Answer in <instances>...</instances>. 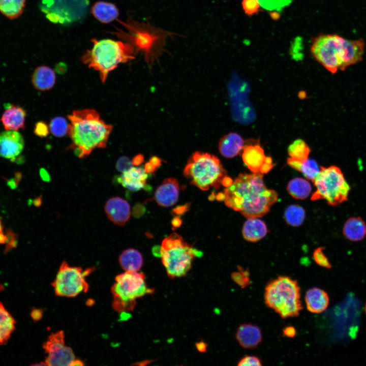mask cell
<instances>
[{"mask_svg": "<svg viewBox=\"0 0 366 366\" xmlns=\"http://www.w3.org/2000/svg\"><path fill=\"white\" fill-rule=\"evenodd\" d=\"M41 174L42 178L46 181H49L50 177L48 173L44 169H42L41 171Z\"/></svg>", "mask_w": 366, "mask_h": 366, "instance_id": "7dc6e473", "label": "cell"}, {"mask_svg": "<svg viewBox=\"0 0 366 366\" xmlns=\"http://www.w3.org/2000/svg\"><path fill=\"white\" fill-rule=\"evenodd\" d=\"M153 292L147 287L143 273L125 271L115 277L111 287L113 308L119 313L131 311L137 299Z\"/></svg>", "mask_w": 366, "mask_h": 366, "instance_id": "ba28073f", "label": "cell"}, {"mask_svg": "<svg viewBox=\"0 0 366 366\" xmlns=\"http://www.w3.org/2000/svg\"><path fill=\"white\" fill-rule=\"evenodd\" d=\"M244 146V141L240 135L232 132L221 138L219 148L222 156L227 158H232L238 155Z\"/></svg>", "mask_w": 366, "mask_h": 366, "instance_id": "7402d4cb", "label": "cell"}, {"mask_svg": "<svg viewBox=\"0 0 366 366\" xmlns=\"http://www.w3.org/2000/svg\"><path fill=\"white\" fill-rule=\"evenodd\" d=\"M179 190L177 180L174 178L165 179L156 190L155 200L160 206L170 207L177 201Z\"/></svg>", "mask_w": 366, "mask_h": 366, "instance_id": "2e32d148", "label": "cell"}, {"mask_svg": "<svg viewBox=\"0 0 366 366\" xmlns=\"http://www.w3.org/2000/svg\"><path fill=\"white\" fill-rule=\"evenodd\" d=\"M223 194L226 205L248 219L265 215L278 200L277 193L266 188L261 173L239 174Z\"/></svg>", "mask_w": 366, "mask_h": 366, "instance_id": "6da1fadb", "label": "cell"}, {"mask_svg": "<svg viewBox=\"0 0 366 366\" xmlns=\"http://www.w3.org/2000/svg\"><path fill=\"white\" fill-rule=\"evenodd\" d=\"M94 269L92 267L83 270L80 267L71 266L66 261H63L51 284L55 294L61 297H74L86 292L89 285L85 278Z\"/></svg>", "mask_w": 366, "mask_h": 366, "instance_id": "8fae6325", "label": "cell"}, {"mask_svg": "<svg viewBox=\"0 0 366 366\" xmlns=\"http://www.w3.org/2000/svg\"><path fill=\"white\" fill-rule=\"evenodd\" d=\"M283 333L285 337L293 338L296 335V330L293 326H288L283 329Z\"/></svg>", "mask_w": 366, "mask_h": 366, "instance_id": "60d3db41", "label": "cell"}, {"mask_svg": "<svg viewBox=\"0 0 366 366\" xmlns=\"http://www.w3.org/2000/svg\"><path fill=\"white\" fill-rule=\"evenodd\" d=\"M26 0H0V12L10 19L17 18L23 13Z\"/></svg>", "mask_w": 366, "mask_h": 366, "instance_id": "f546056e", "label": "cell"}, {"mask_svg": "<svg viewBox=\"0 0 366 366\" xmlns=\"http://www.w3.org/2000/svg\"><path fill=\"white\" fill-rule=\"evenodd\" d=\"M93 47L81 57L82 62L89 68L98 71L101 80L104 82L110 72L121 63L134 58L135 48L128 42L112 39L92 40Z\"/></svg>", "mask_w": 366, "mask_h": 366, "instance_id": "277c9868", "label": "cell"}, {"mask_svg": "<svg viewBox=\"0 0 366 366\" xmlns=\"http://www.w3.org/2000/svg\"><path fill=\"white\" fill-rule=\"evenodd\" d=\"M202 255L181 236L173 233L163 240L159 256L168 276L174 279L185 276L191 269L193 260Z\"/></svg>", "mask_w": 366, "mask_h": 366, "instance_id": "8992f818", "label": "cell"}, {"mask_svg": "<svg viewBox=\"0 0 366 366\" xmlns=\"http://www.w3.org/2000/svg\"><path fill=\"white\" fill-rule=\"evenodd\" d=\"M24 147V138L18 131L6 130L0 133V157L16 160Z\"/></svg>", "mask_w": 366, "mask_h": 366, "instance_id": "5bb4252c", "label": "cell"}, {"mask_svg": "<svg viewBox=\"0 0 366 366\" xmlns=\"http://www.w3.org/2000/svg\"><path fill=\"white\" fill-rule=\"evenodd\" d=\"M68 118L70 121L68 132L72 141L70 148L79 158H86L95 148L106 146L113 127L102 119L97 111L74 110Z\"/></svg>", "mask_w": 366, "mask_h": 366, "instance_id": "7a4b0ae2", "label": "cell"}, {"mask_svg": "<svg viewBox=\"0 0 366 366\" xmlns=\"http://www.w3.org/2000/svg\"><path fill=\"white\" fill-rule=\"evenodd\" d=\"M324 248H317L313 252V258L316 263L319 266L330 269L332 267L331 263L329 262L327 257L324 254L322 250Z\"/></svg>", "mask_w": 366, "mask_h": 366, "instance_id": "e575fe53", "label": "cell"}, {"mask_svg": "<svg viewBox=\"0 0 366 366\" xmlns=\"http://www.w3.org/2000/svg\"><path fill=\"white\" fill-rule=\"evenodd\" d=\"M236 339L243 348H254L261 342L262 332L260 328L256 325L242 324L240 325L236 330Z\"/></svg>", "mask_w": 366, "mask_h": 366, "instance_id": "d6986e66", "label": "cell"}, {"mask_svg": "<svg viewBox=\"0 0 366 366\" xmlns=\"http://www.w3.org/2000/svg\"><path fill=\"white\" fill-rule=\"evenodd\" d=\"M32 316L33 319L38 320L41 317V311L39 310H34L32 313Z\"/></svg>", "mask_w": 366, "mask_h": 366, "instance_id": "bcb514c9", "label": "cell"}, {"mask_svg": "<svg viewBox=\"0 0 366 366\" xmlns=\"http://www.w3.org/2000/svg\"><path fill=\"white\" fill-rule=\"evenodd\" d=\"M264 301L282 318L297 316L302 309L298 282L288 276H279L267 284Z\"/></svg>", "mask_w": 366, "mask_h": 366, "instance_id": "5b68a950", "label": "cell"}, {"mask_svg": "<svg viewBox=\"0 0 366 366\" xmlns=\"http://www.w3.org/2000/svg\"><path fill=\"white\" fill-rule=\"evenodd\" d=\"M306 217L304 209L300 206L291 204L285 209L284 218L288 224L293 227L301 225Z\"/></svg>", "mask_w": 366, "mask_h": 366, "instance_id": "1f68e13d", "label": "cell"}, {"mask_svg": "<svg viewBox=\"0 0 366 366\" xmlns=\"http://www.w3.org/2000/svg\"><path fill=\"white\" fill-rule=\"evenodd\" d=\"M132 162L126 157H122L117 161L116 168L120 172H123L132 167Z\"/></svg>", "mask_w": 366, "mask_h": 366, "instance_id": "f35d334b", "label": "cell"}, {"mask_svg": "<svg viewBox=\"0 0 366 366\" xmlns=\"http://www.w3.org/2000/svg\"><path fill=\"white\" fill-rule=\"evenodd\" d=\"M288 152L291 159L302 162L308 159L310 148L303 140L298 139L289 146Z\"/></svg>", "mask_w": 366, "mask_h": 366, "instance_id": "4dcf8cb0", "label": "cell"}, {"mask_svg": "<svg viewBox=\"0 0 366 366\" xmlns=\"http://www.w3.org/2000/svg\"><path fill=\"white\" fill-rule=\"evenodd\" d=\"M189 206L188 204H186L185 205H182L179 207H177L175 208H174L172 212L174 213V214L179 215L180 214H184L185 212L187 211L188 210V209L189 208Z\"/></svg>", "mask_w": 366, "mask_h": 366, "instance_id": "7bdbcfd3", "label": "cell"}, {"mask_svg": "<svg viewBox=\"0 0 366 366\" xmlns=\"http://www.w3.org/2000/svg\"><path fill=\"white\" fill-rule=\"evenodd\" d=\"M199 348H198L199 350H200L201 348V350H202V351H204V350H205V346H204V343H199Z\"/></svg>", "mask_w": 366, "mask_h": 366, "instance_id": "681fc988", "label": "cell"}, {"mask_svg": "<svg viewBox=\"0 0 366 366\" xmlns=\"http://www.w3.org/2000/svg\"><path fill=\"white\" fill-rule=\"evenodd\" d=\"M148 173L142 167H131L123 171L117 180L124 187L132 191H137L146 185Z\"/></svg>", "mask_w": 366, "mask_h": 366, "instance_id": "ac0fdd59", "label": "cell"}, {"mask_svg": "<svg viewBox=\"0 0 366 366\" xmlns=\"http://www.w3.org/2000/svg\"><path fill=\"white\" fill-rule=\"evenodd\" d=\"M231 277L241 288H245L251 284L250 272L247 269L238 267V271L233 272Z\"/></svg>", "mask_w": 366, "mask_h": 366, "instance_id": "836d02e7", "label": "cell"}, {"mask_svg": "<svg viewBox=\"0 0 366 366\" xmlns=\"http://www.w3.org/2000/svg\"><path fill=\"white\" fill-rule=\"evenodd\" d=\"M306 307L309 311L313 313H321L328 306L329 296L324 290L313 287L309 289L305 295Z\"/></svg>", "mask_w": 366, "mask_h": 366, "instance_id": "ffe728a7", "label": "cell"}, {"mask_svg": "<svg viewBox=\"0 0 366 366\" xmlns=\"http://www.w3.org/2000/svg\"><path fill=\"white\" fill-rule=\"evenodd\" d=\"M262 362L260 358L254 355H246L242 357L239 361L237 365L239 366H261Z\"/></svg>", "mask_w": 366, "mask_h": 366, "instance_id": "d590c367", "label": "cell"}, {"mask_svg": "<svg viewBox=\"0 0 366 366\" xmlns=\"http://www.w3.org/2000/svg\"><path fill=\"white\" fill-rule=\"evenodd\" d=\"M364 48L361 39L350 40L338 35H323L314 40L311 51L326 69L335 73L360 61Z\"/></svg>", "mask_w": 366, "mask_h": 366, "instance_id": "3957f363", "label": "cell"}, {"mask_svg": "<svg viewBox=\"0 0 366 366\" xmlns=\"http://www.w3.org/2000/svg\"><path fill=\"white\" fill-rule=\"evenodd\" d=\"M287 163L290 167L301 172L306 178L312 181L316 177L320 170L317 162L312 159H308L304 162H300L288 158Z\"/></svg>", "mask_w": 366, "mask_h": 366, "instance_id": "f1b7e54d", "label": "cell"}, {"mask_svg": "<svg viewBox=\"0 0 366 366\" xmlns=\"http://www.w3.org/2000/svg\"><path fill=\"white\" fill-rule=\"evenodd\" d=\"M49 126L44 121H38L36 123L34 133L40 137H45L49 134Z\"/></svg>", "mask_w": 366, "mask_h": 366, "instance_id": "74e56055", "label": "cell"}, {"mask_svg": "<svg viewBox=\"0 0 366 366\" xmlns=\"http://www.w3.org/2000/svg\"><path fill=\"white\" fill-rule=\"evenodd\" d=\"M181 224V220L178 217H175L172 221V225L174 228L179 227Z\"/></svg>", "mask_w": 366, "mask_h": 366, "instance_id": "f6af8a7d", "label": "cell"}, {"mask_svg": "<svg viewBox=\"0 0 366 366\" xmlns=\"http://www.w3.org/2000/svg\"><path fill=\"white\" fill-rule=\"evenodd\" d=\"M8 236L4 231V226L0 218V244H5L8 242Z\"/></svg>", "mask_w": 366, "mask_h": 366, "instance_id": "b9f144b4", "label": "cell"}, {"mask_svg": "<svg viewBox=\"0 0 366 366\" xmlns=\"http://www.w3.org/2000/svg\"><path fill=\"white\" fill-rule=\"evenodd\" d=\"M15 321L0 302V345L7 342L15 329Z\"/></svg>", "mask_w": 366, "mask_h": 366, "instance_id": "4316f807", "label": "cell"}, {"mask_svg": "<svg viewBox=\"0 0 366 366\" xmlns=\"http://www.w3.org/2000/svg\"><path fill=\"white\" fill-rule=\"evenodd\" d=\"M49 128L52 135L62 137L68 134L69 124L64 117H56L51 119Z\"/></svg>", "mask_w": 366, "mask_h": 366, "instance_id": "d6a6232c", "label": "cell"}, {"mask_svg": "<svg viewBox=\"0 0 366 366\" xmlns=\"http://www.w3.org/2000/svg\"><path fill=\"white\" fill-rule=\"evenodd\" d=\"M91 12L97 20L103 23H109L119 16L118 10L114 4L103 1L95 3Z\"/></svg>", "mask_w": 366, "mask_h": 366, "instance_id": "d4e9b609", "label": "cell"}, {"mask_svg": "<svg viewBox=\"0 0 366 366\" xmlns=\"http://www.w3.org/2000/svg\"><path fill=\"white\" fill-rule=\"evenodd\" d=\"M143 162V157L141 155L136 156L132 160V163L133 165L137 166Z\"/></svg>", "mask_w": 366, "mask_h": 366, "instance_id": "ee69618b", "label": "cell"}, {"mask_svg": "<svg viewBox=\"0 0 366 366\" xmlns=\"http://www.w3.org/2000/svg\"><path fill=\"white\" fill-rule=\"evenodd\" d=\"M242 4L245 12L249 15L257 12L260 7L258 0H243Z\"/></svg>", "mask_w": 366, "mask_h": 366, "instance_id": "8d00e7d4", "label": "cell"}, {"mask_svg": "<svg viewBox=\"0 0 366 366\" xmlns=\"http://www.w3.org/2000/svg\"><path fill=\"white\" fill-rule=\"evenodd\" d=\"M184 174L191 184L203 191L210 187L219 189L227 176L226 172L217 157L199 151L195 152L188 160Z\"/></svg>", "mask_w": 366, "mask_h": 366, "instance_id": "52a82bcc", "label": "cell"}, {"mask_svg": "<svg viewBox=\"0 0 366 366\" xmlns=\"http://www.w3.org/2000/svg\"><path fill=\"white\" fill-rule=\"evenodd\" d=\"M118 260L121 268L126 271H138L143 264L141 254L132 248L124 250L119 255Z\"/></svg>", "mask_w": 366, "mask_h": 366, "instance_id": "484cf974", "label": "cell"}, {"mask_svg": "<svg viewBox=\"0 0 366 366\" xmlns=\"http://www.w3.org/2000/svg\"><path fill=\"white\" fill-rule=\"evenodd\" d=\"M242 159L245 164L253 173L263 174L273 167L271 158L265 156L263 149L259 144L244 146Z\"/></svg>", "mask_w": 366, "mask_h": 366, "instance_id": "4fadbf2b", "label": "cell"}, {"mask_svg": "<svg viewBox=\"0 0 366 366\" xmlns=\"http://www.w3.org/2000/svg\"><path fill=\"white\" fill-rule=\"evenodd\" d=\"M316 190L311 199L325 200L332 206L347 200L350 187L344 175L337 166L320 167L319 173L313 180Z\"/></svg>", "mask_w": 366, "mask_h": 366, "instance_id": "9c48e42d", "label": "cell"}, {"mask_svg": "<svg viewBox=\"0 0 366 366\" xmlns=\"http://www.w3.org/2000/svg\"><path fill=\"white\" fill-rule=\"evenodd\" d=\"M127 26L129 43L134 48L141 51L147 59L152 58L162 49L166 38L169 35L167 32L146 23L134 22Z\"/></svg>", "mask_w": 366, "mask_h": 366, "instance_id": "30bf717a", "label": "cell"}, {"mask_svg": "<svg viewBox=\"0 0 366 366\" xmlns=\"http://www.w3.org/2000/svg\"><path fill=\"white\" fill-rule=\"evenodd\" d=\"M26 113L21 106L8 104L1 117L6 130L18 131L25 127Z\"/></svg>", "mask_w": 366, "mask_h": 366, "instance_id": "e0dca14e", "label": "cell"}, {"mask_svg": "<svg viewBox=\"0 0 366 366\" xmlns=\"http://www.w3.org/2000/svg\"><path fill=\"white\" fill-rule=\"evenodd\" d=\"M288 193L296 199H306L312 191L310 184L306 179L300 178H294L288 182L287 186Z\"/></svg>", "mask_w": 366, "mask_h": 366, "instance_id": "83f0119b", "label": "cell"}, {"mask_svg": "<svg viewBox=\"0 0 366 366\" xmlns=\"http://www.w3.org/2000/svg\"><path fill=\"white\" fill-rule=\"evenodd\" d=\"M268 232L265 223L258 218H248L245 222L242 233L244 238L249 241H257L265 236Z\"/></svg>", "mask_w": 366, "mask_h": 366, "instance_id": "cb8c5ba5", "label": "cell"}, {"mask_svg": "<svg viewBox=\"0 0 366 366\" xmlns=\"http://www.w3.org/2000/svg\"><path fill=\"white\" fill-rule=\"evenodd\" d=\"M56 76L54 71L46 66H40L34 71L32 82L34 88L40 91L50 89L54 86Z\"/></svg>", "mask_w": 366, "mask_h": 366, "instance_id": "44dd1931", "label": "cell"}, {"mask_svg": "<svg viewBox=\"0 0 366 366\" xmlns=\"http://www.w3.org/2000/svg\"><path fill=\"white\" fill-rule=\"evenodd\" d=\"M84 365L83 362L78 359H76L73 362L71 366H77V365Z\"/></svg>", "mask_w": 366, "mask_h": 366, "instance_id": "c3c4849f", "label": "cell"}, {"mask_svg": "<svg viewBox=\"0 0 366 366\" xmlns=\"http://www.w3.org/2000/svg\"><path fill=\"white\" fill-rule=\"evenodd\" d=\"M342 231L346 239L352 241H359L366 235V224L360 217H351L344 223Z\"/></svg>", "mask_w": 366, "mask_h": 366, "instance_id": "603a6c76", "label": "cell"}, {"mask_svg": "<svg viewBox=\"0 0 366 366\" xmlns=\"http://www.w3.org/2000/svg\"><path fill=\"white\" fill-rule=\"evenodd\" d=\"M43 347L47 354L44 361L46 365L71 366L76 359L73 350L65 345L63 330L50 334Z\"/></svg>", "mask_w": 366, "mask_h": 366, "instance_id": "7c38bea8", "label": "cell"}, {"mask_svg": "<svg viewBox=\"0 0 366 366\" xmlns=\"http://www.w3.org/2000/svg\"><path fill=\"white\" fill-rule=\"evenodd\" d=\"M365 313H366V303H365Z\"/></svg>", "mask_w": 366, "mask_h": 366, "instance_id": "f907efd6", "label": "cell"}, {"mask_svg": "<svg viewBox=\"0 0 366 366\" xmlns=\"http://www.w3.org/2000/svg\"><path fill=\"white\" fill-rule=\"evenodd\" d=\"M161 161L159 159L156 157L152 158L149 162L145 164L144 170L147 173H151L156 170L160 165Z\"/></svg>", "mask_w": 366, "mask_h": 366, "instance_id": "ab89813d", "label": "cell"}, {"mask_svg": "<svg viewBox=\"0 0 366 366\" xmlns=\"http://www.w3.org/2000/svg\"><path fill=\"white\" fill-rule=\"evenodd\" d=\"M104 210L108 219L118 226H124L130 218L129 203L119 197H113L106 202Z\"/></svg>", "mask_w": 366, "mask_h": 366, "instance_id": "9a60e30c", "label": "cell"}]
</instances>
